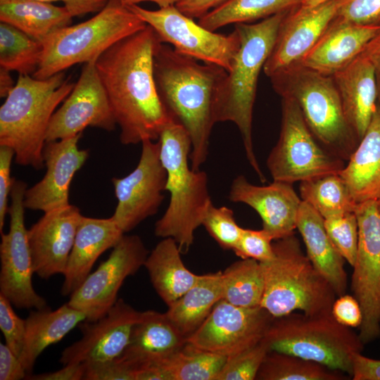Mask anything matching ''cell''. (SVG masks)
<instances>
[{
  "label": "cell",
  "mask_w": 380,
  "mask_h": 380,
  "mask_svg": "<svg viewBox=\"0 0 380 380\" xmlns=\"http://www.w3.org/2000/svg\"><path fill=\"white\" fill-rule=\"evenodd\" d=\"M146 25L120 0H109L90 19L60 28L42 41L41 61L32 76L44 80L75 64L96 61L111 46Z\"/></svg>",
  "instance_id": "8"
},
{
  "label": "cell",
  "mask_w": 380,
  "mask_h": 380,
  "mask_svg": "<svg viewBox=\"0 0 380 380\" xmlns=\"http://www.w3.org/2000/svg\"><path fill=\"white\" fill-rule=\"evenodd\" d=\"M329 0H303L300 6L305 7L315 6Z\"/></svg>",
  "instance_id": "56"
},
{
  "label": "cell",
  "mask_w": 380,
  "mask_h": 380,
  "mask_svg": "<svg viewBox=\"0 0 380 380\" xmlns=\"http://www.w3.org/2000/svg\"><path fill=\"white\" fill-rule=\"evenodd\" d=\"M27 189L25 182L14 179L8 208L9 230L1 234L0 294L17 308L39 310L48 305L32 284L34 271L25 224L23 203Z\"/></svg>",
  "instance_id": "12"
},
{
  "label": "cell",
  "mask_w": 380,
  "mask_h": 380,
  "mask_svg": "<svg viewBox=\"0 0 380 380\" xmlns=\"http://www.w3.org/2000/svg\"><path fill=\"white\" fill-rule=\"evenodd\" d=\"M273 249L274 258L260 262L265 279L260 306L274 318L296 311L331 314L337 296L303 253L294 234L276 240Z\"/></svg>",
  "instance_id": "6"
},
{
  "label": "cell",
  "mask_w": 380,
  "mask_h": 380,
  "mask_svg": "<svg viewBox=\"0 0 380 380\" xmlns=\"http://www.w3.org/2000/svg\"><path fill=\"white\" fill-rule=\"evenodd\" d=\"M358 244L351 290L362 312L358 336L364 345L380 336V211L376 200L357 205Z\"/></svg>",
  "instance_id": "13"
},
{
  "label": "cell",
  "mask_w": 380,
  "mask_h": 380,
  "mask_svg": "<svg viewBox=\"0 0 380 380\" xmlns=\"http://www.w3.org/2000/svg\"><path fill=\"white\" fill-rule=\"evenodd\" d=\"M269 352L261 341L255 346L227 358L216 380H255Z\"/></svg>",
  "instance_id": "41"
},
{
  "label": "cell",
  "mask_w": 380,
  "mask_h": 380,
  "mask_svg": "<svg viewBox=\"0 0 380 380\" xmlns=\"http://www.w3.org/2000/svg\"><path fill=\"white\" fill-rule=\"evenodd\" d=\"M14 151L6 146H0V233H3L5 218L8 213V196L15 178L11 177V167Z\"/></svg>",
  "instance_id": "46"
},
{
  "label": "cell",
  "mask_w": 380,
  "mask_h": 380,
  "mask_svg": "<svg viewBox=\"0 0 380 380\" xmlns=\"http://www.w3.org/2000/svg\"><path fill=\"white\" fill-rule=\"evenodd\" d=\"M345 373L293 355L269 351L256 380H344Z\"/></svg>",
  "instance_id": "37"
},
{
  "label": "cell",
  "mask_w": 380,
  "mask_h": 380,
  "mask_svg": "<svg viewBox=\"0 0 380 380\" xmlns=\"http://www.w3.org/2000/svg\"><path fill=\"white\" fill-rule=\"evenodd\" d=\"M226 357L198 349L189 343L156 363L164 380H216Z\"/></svg>",
  "instance_id": "36"
},
{
  "label": "cell",
  "mask_w": 380,
  "mask_h": 380,
  "mask_svg": "<svg viewBox=\"0 0 380 380\" xmlns=\"http://www.w3.org/2000/svg\"><path fill=\"white\" fill-rule=\"evenodd\" d=\"M336 8L337 1L329 0L315 6L300 5L289 11L264 65L265 75L270 77L300 64L335 17Z\"/></svg>",
  "instance_id": "19"
},
{
  "label": "cell",
  "mask_w": 380,
  "mask_h": 380,
  "mask_svg": "<svg viewBox=\"0 0 380 380\" xmlns=\"http://www.w3.org/2000/svg\"><path fill=\"white\" fill-rule=\"evenodd\" d=\"M10 70L0 67V96L1 97H6L14 88L15 83L14 82Z\"/></svg>",
  "instance_id": "54"
},
{
  "label": "cell",
  "mask_w": 380,
  "mask_h": 380,
  "mask_svg": "<svg viewBox=\"0 0 380 380\" xmlns=\"http://www.w3.org/2000/svg\"><path fill=\"white\" fill-rule=\"evenodd\" d=\"M379 31V27L360 25L335 16L300 64L333 76L358 56Z\"/></svg>",
  "instance_id": "23"
},
{
  "label": "cell",
  "mask_w": 380,
  "mask_h": 380,
  "mask_svg": "<svg viewBox=\"0 0 380 380\" xmlns=\"http://www.w3.org/2000/svg\"><path fill=\"white\" fill-rule=\"evenodd\" d=\"M272 236L263 229H244L233 249L241 259H253L260 262L272 260L274 256Z\"/></svg>",
  "instance_id": "43"
},
{
  "label": "cell",
  "mask_w": 380,
  "mask_h": 380,
  "mask_svg": "<svg viewBox=\"0 0 380 380\" xmlns=\"http://www.w3.org/2000/svg\"><path fill=\"white\" fill-rule=\"evenodd\" d=\"M160 43L147 25L111 46L96 61L123 145L158 140L172 121L160 100L153 76V57Z\"/></svg>",
  "instance_id": "1"
},
{
  "label": "cell",
  "mask_w": 380,
  "mask_h": 380,
  "mask_svg": "<svg viewBox=\"0 0 380 380\" xmlns=\"http://www.w3.org/2000/svg\"><path fill=\"white\" fill-rule=\"evenodd\" d=\"M262 341L269 351L293 355L351 376L353 358L364 344L331 314L292 312L274 317Z\"/></svg>",
  "instance_id": "9"
},
{
  "label": "cell",
  "mask_w": 380,
  "mask_h": 380,
  "mask_svg": "<svg viewBox=\"0 0 380 380\" xmlns=\"http://www.w3.org/2000/svg\"><path fill=\"white\" fill-rule=\"evenodd\" d=\"M267 166L274 181L293 184L340 174L346 165L315 138L297 103L281 97L279 137L268 156Z\"/></svg>",
  "instance_id": "10"
},
{
  "label": "cell",
  "mask_w": 380,
  "mask_h": 380,
  "mask_svg": "<svg viewBox=\"0 0 380 380\" xmlns=\"http://www.w3.org/2000/svg\"><path fill=\"white\" fill-rule=\"evenodd\" d=\"M228 0H178L175 5L184 15L200 18Z\"/></svg>",
  "instance_id": "51"
},
{
  "label": "cell",
  "mask_w": 380,
  "mask_h": 380,
  "mask_svg": "<svg viewBox=\"0 0 380 380\" xmlns=\"http://www.w3.org/2000/svg\"><path fill=\"white\" fill-rule=\"evenodd\" d=\"M74 85L65 71L44 80L19 74L0 108V146L13 149L17 164L37 170L45 166L43 149L50 120Z\"/></svg>",
  "instance_id": "5"
},
{
  "label": "cell",
  "mask_w": 380,
  "mask_h": 380,
  "mask_svg": "<svg viewBox=\"0 0 380 380\" xmlns=\"http://www.w3.org/2000/svg\"><path fill=\"white\" fill-rule=\"evenodd\" d=\"M96 61L84 63L71 92L53 114L46 141L75 136L88 127L106 131L115 128L117 123Z\"/></svg>",
  "instance_id": "17"
},
{
  "label": "cell",
  "mask_w": 380,
  "mask_h": 380,
  "mask_svg": "<svg viewBox=\"0 0 380 380\" xmlns=\"http://www.w3.org/2000/svg\"><path fill=\"white\" fill-rule=\"evenodd\" d=\"M181 251L172 238H163L148 253L144 266L153 289L167 306L196 284L202 275L184 265Z\"/></svg>",
  "instance_id": "30"
},
{
  "label": "cell",
  "mask_w": 380,
  "mask_h": 380,
  "mask_svg": "<svg viewBox=\"0 0 380 380\" xmlns=\"http://www.w3.org/2000/svg\"><path fill=\"white\" fill-rule=\"evenodd\" d=\"M336 17L360 25L380 27V0H336Z\"/></svg>",
  "instance_id": "44"
},
{
  "label": "cell",
  "mask_w": 380,
  "mask_h": 380,
  "mask_svg": "<svg viewBox=\"0 0 380 380\" xmlns=\"http://www.w3.org/2000/svg\"><path fill=\"white\" fill-rule=\"evenodd\" d=\"M300 194L324 219L355 212L357 205L339 174L300 182Z\"/></svg>",
  "instance_id": "34"
},
{
  "label": "cell",
  "mask_w": 380,
  "mask_h": 380,
  "mask_svg": "<svg viewBox=\"0 0 380 380\" xmlns=\"http://www.w3.org/2000/svg\"><path fill=\"white\" fill-rule=\"evenodd\" d=\"M125 6L138 5L143 1H151L156 4L159 8H164L170 6H174L178 0H120Z\"/></svg>",
  "instance_id": "55"
},
{
  "label": "cell",
  "mask_w": 380,
  "mask_h": 380,
  "mask_svg": "<svg viewBox=\"0 0 380 380\" xmlns=\"http://www.w3.org/2000/svg\"><path fill=\"white\" fill-rule=\"evenodd\" d=\"M43 47L17 27L0 23V67L18 74L32 75L41 61Z\"/></svg>",
  "instance_id": "38"
},
{
  "label": "cell",
  "mask_w": 380,
  "mask_h": 380,
  "mask_svg": "<svg viewBox=\"0 0 380 380\" xmlns=\"http://www.w3.org/2000/svg\"><path fill=\"white\" fill-rule=\"evenodd\" d=\"M332 77L348 123L360 141L377 106L378 90L374 68L371 61L360 53Z\"/></svg>",
  "instance_id": "25"
},
{
  "label": "cell",
  "mask_w": 380,
  "mask_h": 380,
  "mask_svg": "<svg viewBox=\"0 0 380 380\" xmlns=\"http://www.w3.org/2000/svg\"><path fill=\"white\" fill-rule=\"evenodd\" d=\"M361 53L371 61L374 68L378 90L377 102H380V31L367 43Z\"/></svg>",
  "instance_id": "53"
},
{
  "label": "cell",
  "mask_w": 380,
  "mask_h": 380,
  "mask_svg": "<svg viewBox=\"0 0 380 380\" xmlns=\"http://www.w3.org/2000/svg\"><path fill=\"white\" fill-rule=\"evenodd\" d=\"M148 255L139 236L124 234L108 258L70 296L68 303L82 312L85 321L99 319L118 300L125 280L144 266Z\"/></svg>",
  "instance_id": "14"
},
{
  "label": "cell",
  "mask_w": 380,
  "mask_h": 380,
  "mask_svg": "<svg viewBox=\"0 0 380 380\" xmlns=\"http://www.w3.org/2000/svg\"><path fill=\"white\" fill-rule=\"evenodd\" d=\"M27 375L20 358L6 343H0V380H21Z\"/></svg>",
  "instance_id": "48"
},
{
  "label": "cell",
  "mask_w": 380,
  "mask_h": 380,
  "mask_svg": "<svg viewBox=\"0 0 380 380\" xmlns=\"http://www.w3.org/2000/svg\"><path fill=\"white\" fill-rule=\"evenodd\" d=\"M303 0H228L198 18V24L215 32L229 24L265 19L301 5Z\"/></svg>",
  "instance_id": "33"
},
{
  "label": "cell",
  "mask_w": 380,
  "mask_h": 380,
  "mask_svg": "<svg viewBox=\"0 0 380 380\" xmlns=\"http://www.w3.org/2000/svg\"><path fill=\"white\" fill-rule=\"evenodd\" d=\"M273 317L262 307H241L221 299L186 338L191 346L226 357L259 343Z\"/></svg>",
  "instance_id": "16"
},
{
  "label": "cell",
  "mask_w": 380,
  "mask_h": 380,
  "mask_svg": "<svg viewBox=\"0 0 380 380\" xmlns=\"http://www.w3.org/2000/svg\"><path fill=\"white\" fill-rule=\"evenodd\" d=\"M125 233L112 217L95 218L82 215L63 273L61 293L70 296L91 272L97 259L113 248Z\"/></svg>",
  "instance_id": "24"
},
{
  "label": "cell",
  "mask_w": 380,
  "mask_h": 380,
  "mask_svg": "<svg viewBox=\"0 0 380 380\" xmlns=\"http://www.w3.org/2000/svg\"><path fill=\"white\" fill-rule=\"evenodd\" d=\"M228 198L254 209L262 220V229L273 240L294 234L302 200L292 184L274 180L268 185L258 186L239 175L232 183Z\"/></svg>",
  "instance_id": "22"
},
{
  "label": "cell",
  "mask_w": 380,
  "mask_h": 380,
  "mask_svg": "<svg viewBox=\"0 0 380 380\" xmlns=\"http://www.w3.org/2000/svg\"><path fill=\"white\" fill-rule=\"evenodd\" d=\"M288 11L255 24L235 25L240 39L239 48L217 89L214 104L215 122H232L236 125L246 158L262 182H265V177L256 159L252 137L253 106L260 72L272 51L279 25Z\"/></svg>",
  "instance_id": "3"
},
{
  "label": "cell",
  "mask_w": 380,
  "mask_h": 380,
  "mask_svg": "<svg viewBox=\"0 0 380 380\" xmlns=\"http://www.w3.org/2000/svg\"><path fill=\"white\" fill-rule=\"evenodd\" d=\"M85 365L84 380H136L137 369L120 357Z\"/></svg>",
  "instance_id": "45"
},
{
  "label": "cell",
  "mask_w": 380,
  "mask_h": 380,
  "mask_svg": "<svg viewBox=\"0 0 380 380\" xmlns=\"http://www.w3.org/2000/svg\"><path fill=\"white\" fill-rule=\"evenodd\" d=\"M186 343V338L168 319L165 312L143 311L135 324L129 343L120 358L139 368L162 360Z\"/></svg>",
  "instance_id": "26"
},
{
  "label": "cell",
  "mask_w": 380,
  "mask_h": 380,
  "mask_svg": "<svg viewBox=\"0 0 380 380\" xmlns=\"http://www.w3.org/2000/svg\"><path fill=\"white\" fill-rule=\"evenodd\" d=\"M351 376L353 380H380V360L356 353L353 358Z\"/></svg>",
  "instance_id": "49"
},
{
  "label": "cell",
  "mask_w": 380,
  "mask_h": 380,
  "mask_svg": "<svg viewBox=\"0 0 380 380\" xmlns=\"http://www.w3.org/2000/svg\"><path fill=\"white\" fill-rule=\"evenodd\" d=\"M85 320V315L68 303L54 310L49 307L32 310L25 319V346L22 360L27 374H31L37 358L46 348L61 341Z\"/></svg>",
  "instance_id": "29"
},
{
  "label": "cell",
  "mask_w": 380,
  "mask_h": 380,
  "mask_svg": "<svg viewBox=\"0 0 380 380\" xmlns=\"http://www.w3.org/2000/svg\"><path fill=\"white\" fill-rule=\"evenodd\" d=\"M82 134L45 143L43 158L46 171L39 182L26 189L25 208L46 213L70 204L72 179L89 157L87 150L78 147Z\"/></svg>",
  "instance_id": "20"
},
{
  "label": "cell",
  "mask_w": 380,
  "mask_h": 380,
  "mask_svg": "<svg viewBox=\"0 0 380 380\" xmlns=\"http://www.w3.org/2000/svg\"><path fill=\"white\" fill-rule=\"evenodd\" d=\"M53 3L61 1L73 16H82L90 13H98L109 0H39Z\"/></svg>",
  "instance_id": "52"
},
{
  "label": "cell",
  "mask_w": 380,
  "mask_h": 380,
  "mask_svg": "<svg viewBox=\"0 0 380 380\" xmlns=\"http://www.w3.org/2000/svg\"><path fill=\"white\" fill-rule=\"evenodd\" d=\"M222 299L233 305L260 306L265 279L261 263L253 259H241L222 271Z\"/></svg>",
  "instance_id": "35"
},
{
  "label": "cell",
  "mask_w": 380,
  "mask_h": 380,
  "mask_svg": "<svg viewBox=\"0 0 380 380\" xmlns=\"http://www.w3.org/2000/svg\"><path fill=\"white\" fill-rule=\"evenodd\" d=\"M156 32L160 42L170 44L177 53L205 63L231 68L239 48L236 30L229 34L210 31L195 23L174 6L148 10L139 5L128 6Z\"/></svg>",
  "instance_id": "11"
},
{
  "label": "cell",
  "mask_w": 380,
  "mask_h": 380,
  "mask_svg": "<svg viewBox=\"0 0 380 380\" xmlns=\"http://www.w3.org/2000/svg\"><path fill=\"white\" fill-rule=\"evenodd\" d=\"M112 182L118 205L111 216L125 234L156 215L163 201L167 172L160 157L159 141L144 140L136 167Z\"/></svg>",
  "instance_id": "15"
},
{
  "label": "cell",
  "mask_w": 380,
  "mask_h": 380,
  "mask_svg": "<svg viewBox=\"0 0 380 380\" xmlns=\"http://www.w3.org/2000/svg\"><path fill=\"white\" fill-rule=\"evenodd\" d=\"M86 372L84 363L68 364L58 370L39 374H28L27 379L32 380H81L84 379Z\"/></svg>",
  "instance_id": "50"
},
{
  "label": "cell",
  "mask_w": 380,
  "mask_h": 380,
  "mask_svg": "<svg viewBox=\"0 0 380 380\" xmlns=\"http://www.w3.org/2000/svg\"><path fill=\"white\" fill-rule=\"evenodd\" d=\"M65 6L39 0H0V20L42 42L54 31L71 25Z\"/></svg>",
  "instance_id": "31"
},
{
  "label": "cell",
  "mask_w": 380,
  "mask_h": 380,
  "mask_svg": "<svg viewBox=\"0 0 380 380\" xmlns=\"http://www.w3.org/2000/svg\"><path fill=\"white\" fill-rule=\"evenodd\" d=\"M331 315L340 324L350 328L360 327L362 312L357 300L351 295L337 296L331 309Z\"/></svg>",
  "instance_id": "47"
},
{
  "label": "cell",
  "mask_w": 380,
  "mask_h": 380,
  "mask_svg": "<svg viewBox=\"0 0 380 380\" xmlns=\"http://www.w3.org/2000/svg\"><path fill=\"white\" fill-rule=\"evenodd\" d=\"M339 175L357 204L376 199L380 192V102L365 135Z\"/></svg>",
  "instance_id": "28"
},
{
  "label": "cell",
  "mask_w": 380,
  "mask_h": 380,
  "mask_svg": "<svg viewBox=\"0 0 380 380\" xmlns=\"http://www.w3.org/2000/svg\"><path fill=\"white\" fill-rule=\"evenodd\" d=\"M329 237L345 261L353 266L358 244V223L355 212L324 219Z\"/></svg>",
  "instance_id": "39"
},
{
  "label": "cell",
  "mask_w": 380,
  "mask_h": 380,
  "mask_svg": "<svg viewBox=\"0 0 380 380\" xmlns=\"http://www.w3.org/2000/svg\"><path fill=\"white\" fill-rule=\"evenodd\" d=\"M202 226L223 249L232 250L238 243L243 228L239 226L234 212L226 206L212 203L203 218Z\"/></svg>",
  "instance_id": "40"
},
{
  "label": "cell",
  "mask_w": 380,
  "mask_h": 380,
  "mask_svg": "<svg viewBox=\"0 0 380 380\" xmlns=\"http://www.w3.org/2000/svg\"><path fill=\"white\" fill-rule=\"evenodd\" d=\"M82 215L72 204L46 213L27 229L34 274L48 279L63 274Z\"/></svg>",
  "instance_id": "21"
},
{
  "label": "cell",
  "mask_w": 380,
  "mask_h": 380,
  "mask_svg": "<svg viewBox=\"0 0 380 380\" xmlns=\"http://www.w3.org/2000/svg\"><path fill=\"white\" fill-rule=\"evenodd\" d=\"M224 68L180 54L160 43L153 57V76L160 100L169 118L182 125L191 141V167L199 170L208 156L215 124L213 110Z\"/></svg>",
  "instance_id": "2"
},
{
  "label": "cell",
  "mask_w": 380,
  "mask_h": 380,
  "mask_svg": "<svg viewBox=\"0 0 380 380\" xmlns=\"http://www.w3.org/2000/svg\"><path fill=\"white\" fill-rule=\"evenodd\" d=\"M143 311H138L119 298L96 321L79 324L80 339L62 351L59 362L68 364H94L115 360L127 347L135 324Z\"/></svg>",
  "instance_id": "18"
},
{
  "label": "cell",
  "mask_w": 380,
  "mask_h": 380,
  "mask_svg": "<svg viewBox=\"0 0 380 380\" xmlns=\"http://www.w3.org/2000/svg\"><path fill=\"white\" fill-rule=\"evenodd\" d=\"M376 202L378 208H379V210L380 211V192H379V195H378V196H377V198L376 199Z\"/></svg>",
  "instance_id": "57"
},
{
  "label": "cell",
  "mask_w": 380,
  "mask_h": 380,
  "mask_svg": "<svg viewBox=\"0 0 380 380\" xmlns=\"http://www.w3.org/2000/svg\"><path fill=\"white\" fill-rule=\"evenodd\" d=\"M296 229L306 248V255L315 267L332 286L337 296L346 293L348 277L345 260L336 249L324 227V218L305 202H301Z\"/></svg>",
  "instance_id": "27"
},
{
  "label": "cell",
  "mask_w": 380,
  "mask_h": 380,
  "mask_svg": "<svg viewBox=\"0 0 380 380\" xmlns=\"http://www.w3.org/2000/svg\"><path fill=\"white\" fill-rule=\"evenodd\" d=\"M222 299V271L203 274L199 281L170 305L168 319L187 338Z\"/></svg>",
  "instance_id": "32"
},
{
  "label": "cell",
  "mask_w": 380,
  "mask_h": 380,
  "mask_svg": "<svg viewBox=\"0 0 380 380\" xmlns=\"http://www.w3.org/2000/svg\"><path fill=\"white\" fill-rule=\"evenodd\" d=\"M12 303L0 294V329L6 346L22 362L26 337L25 319L20 318Z\"/></svg>",
  "instance_id": "42"
},
{
  "label": "cell",
  "mask_w": 380,
  "mask_h": 380,
  "mask_svg": "<svg viewBox=\"0 0 380 380\" xmlns=\"http://www.w3.org/2000/svg\"><path fill=\"white\" fill-rule=\"evenodd\" d=\"M270 79L281 97L291 98L297 103L318 141L329 152L348 161L360 141L346 118L333 77L298 64Z\"/></svg>",
  "instance_id": "7"
},
{
  "label": "cell",
  "mask_w": 380,
  "mask_h": 380,
  "mask_svg": "<svg viewBox=\"0 0 380 380\" xmlns=\"http://www.w3.org/2000/svg\"><path fill=\"white\" fill-rule=\"evenodd\" d=\"M158 141L170 198L165 212L155 224L154 234L163 239H173L181 253H186L194 243L196 230L202 225L213 203L208 176L205 172L191 167V141L182 125L170 122Z\"/></svg>",
  "instance_id": "4"
}]
</instances>
